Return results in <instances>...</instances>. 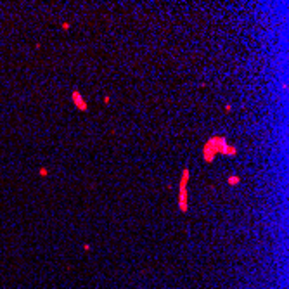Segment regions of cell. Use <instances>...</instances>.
Here are the masks:
<instances>
[{"label":"cell","instance_id":"8992f818","mask_svg":"<svg viewBox=\"0 0 289 289\" xmlns=\"http://www.w3.org/2000/svg\"><path fill=\"white\" fill-rule=\"evenodd\" d=\"M61 28H62V29H69V28H71V24H69V23H66V21H64V23H62V24H61Z\"/></svg>","mask_w":289,"mask_h":289},{"label":"cell","instance_id":"6da1fadb","mask_svg":"<svg viewBox=\"0 0 289 289\" xmlns=\"http://www.w3.org/2000/svg\"><path fill=\"white\" fill-rule=\"evenodd\" d=\"M218 154L234 156V154H237V147H234L232 144H229L223 135H213L211 139L206 140V144L203 147V159H204V163L210 165V163L215 161V158Z\"/></svg>","mask_w":289,"mask_h":289},{"label":"cell","instance_id":"52a82bcc","mask_svg":"<svg viewBox=\"0 0 289 289\" xmlns=\"http://www.w3.org/2000/svg\"><path fill=\"white\" fill-rule=\"evenodd\" d=\"M109 102H111V97H109V95H106V97H104V104H109Z\"/></svg>","mask_w":289,"mask_h":289},{"label":"cell","instance_id":"7a4b0ae2","mask_svg":"<svg viewBox=\"0 0 289 289\" xmlns=\"http://www.w3.org/2000/svg\"><path fill=\"white\" fill-rule=\"evenodd\" d=\"M189 178H191V171H189V168H184L180 182H178V211L180 213L189 211V191H187Z\"/></svg>","mask_w":289,"mask_h":289},{"label":"cell","instance_id":"277c9868","mask_svg":"<svg viewBox=\"0 0 289 289\" xmlns=\"http://www.w3.org/2000/svg\"><path fill=\"white\" fill-rule=\"evenodd\" d=\"M239 182H241V177H239V175H232V177H229V180H227L229 185H237Z\"/></svg>","mask_w":289,"mask_h":289},{"label":"cell","instance_id":"3957f363","mask_svg":"<svg viewBox=\"0 0 289 289\" xmlns=\"http://www.w3.org/2000/svg\"><path fill=\"white\" fill-rule=\"evenodd\" d=\"M71 100H73V104H74V107L78 109V111H88V104H87V100L83 99V95L80 94V90H73L71 92Z\"/></svg>","mask_w":289,"mask_h":289},{"label":"cell","instance_id":"5b68a950","mask_svg":"<svg viewBox=\"0 0 289 289\" xmlns=\"http://www.w3.org/2000/svg\"><path fill=\"white\" fill-rule=\"evenodd\" d=\"M38 173H40L42 177H47V175H49V170H47V168H40V171H38Z\"/></svg>","mask_w":289,"mask_h":289}]
</instances>
